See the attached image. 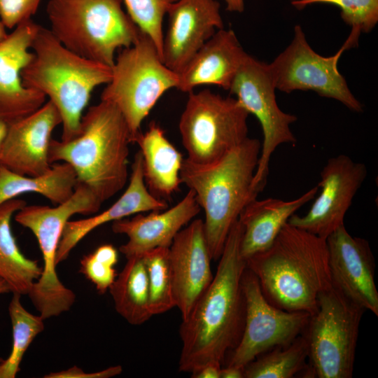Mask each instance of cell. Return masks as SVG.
<instances>
[{
    "instance_id": "12",
    "label": "cell",
    "mask_w": 378,
    "mask_h": 378,
    "mask_svg": "<svg viewBox=\"0 0 378 378\" xmlns=\"http://www.w3.org/2000/svg\"><path fill=\"white\" fill-rule=\"evenodd\" d=\"M276 86L269 65L248 54L245 57L229 89L239 104L260 123L263 141L253 186L262 191L266 184L272 153L284 144H295L290 125L297 117L279 107Z\"/></svg>"
},
{
    "instance_id": "3",
    "label": "cell",
    "mask_w": 378,
    "mask_h": 378,
    "mask_svg": "<svg viewBox=\"0 0 378 378\" xmlns=\"http://www.w3.org/2000/svg\"><path fill=\"white\" fill-rule=\"evenodd\" d=\"M260 150V141L248 136L212 164L183 158L181 183L193 191L204 211V230L212 260L220 258L232 227L260 192L253 186Z\"/></svg>"
},
{
    "instance_id": "25",
    "label": "cell",
    "mask_w": 378,
    "mask_h": 378,
    "mask_svg": "<svg viewBox=\"0 0 378 378\" xmlns=\"http://www.w3.org/2000/svg\"><path fill=\"white\" fill-rule=\"evenodd\" d=\"M27 204L13 198L0 204V279L9 286L10 292L28 295L42 272L38 261L27 258L19 248L12 232V216Z\"/></svg>"
},
{
    "instance_id": "38",
    "label": "cell",
    "mask_w": 378,
    "mask_h": 378,
    "mask_svg": "<svg viewBox=\"0 0 378 378\" xmlns=\"http://www.w3.org/2000/svg\"><path fill=\"white\" fill-rule=\"evenodd\" d=\"M224 1L228 11L241 13L244 9L245 0H224Z\"/></svg>"
},
{
    "instance_id": "16",
    "label": "cell",
    "mask_w": 378,
    "mask_h": 378,
    "mask_svg": "<svg viewBox=\"0 0 378 378\" xmlns=\"http://www.w3.org/2000/svg\"><path fill=\"white\" fill-rule=\"evenodd\" d=\"M167 14L162 59L179 74L204 43L223 29L220 4L216 0H177Z\"/></svg>"
},
{
    "instance_id": "14",
    "label": "cell",
    "mask_w": 378,
    "mask_h": 378,
    "mask_svg": "<svg viewBox=\"0 0 378 378\" xmlns=\"http://www.w3.org/2000/svg\"><path fill=\"white\" fill-rule=\"evenodd\" d=\"M365 164L340 154L330 158L321 172L319 195L304 216L293 214L288 223L326 239L344 225V216L367 176Z\"/></svg>"
},
{
    "instance_id": "24",
    "label": "cell",
    "mask_w": 378,
    "mask_h": 378,
    "mask_svg": "<svg viewBox=\"0 0 378 378\" xmlns=\"http://www.w3.org/2000/svg\"><path fill=\"white\" fill-rule=\"evenodd\" d=\"M143 159V173L148 190L158 198H168L179 189L183 158L168 140L164 130L152 122L135 142Z\"/></svg>"
},
{
    "instance_id": "10",
    "label": "cell",
    "mask_w": 378,
    "mask_h": 378,
    "mask_svg": "<svg viewBox=\"0 0 378 378\" xmlns=\"http://www.w3.org/2000/svg\"><path fill=\"white\" fill-rule=\"evenodd\" d=\"M248 115L234 97L189 92L178 124L186 158L197 164L221 159L248 137Z\"/></svg>"
},
{
    "instance_id": "4",
    "label": "cell",
    "mask_w": 378,
    "mask_h": 378,
    "mask_svg": "<svg viewBox=\"0 0 378 378\" xmlns=\"http://www.w3.org/2000/svg\"><path fill=\"white\" fill-rule=\"evenodd\" d=\"M131 136L122 115L100 101L83 113L78 134L64 141L51 139L49 162L69 163L78 181L88 186L102 203L125 186Z\"/></svg>"
},
{
    "instance_id": "27",
    "label": "cell",
    "mask_w": 378,
    "mask_h": 378,
    "mask_svg": "<svg viewBox=\"0 0 378 378\" xmlns=\"http://www.w3.org/2000/svg\"><path fill=\"white\" fill-rule=\"evenodd\" d=\"M126 259L123 269L108 290L116 312L131 325L138 326L153 316L146 270L142 255Z\"/></svg>"
},
{
    "instance_id": "2",
    "label": "cell",
    "mask_w": 378,
    "mask_h": 378,
    "mask_svg": "<svg viewBox=\"0 0 378 378\" xmlns=\"http://www.w3.org/2000/svg\"><path fill=\"white\" fill-rule=\"evenodd\" d=\"M246 262L265 298L281 309L312 315L331 287L326 239L288 222L268 248Z\"/></svg>"
},
{
    "instance_id": "35",
    "label": "cell",
    "mask_w": 378,
    "mask_h": 378,
    "mask_svg": "<svg viewBox=\"0 0 378 378\" xmlns=\"http://www.w3.org/2000/svg\"><path fill=\"white\" fill-rule=\"evenodd\" d=\"M122 371L120 365L112 366L100 371L87 373L74 365L71 368L59 372H51L46 378H109L120 374Z\"/></svg>"
},
{
    "instance_id": "9",
    "label": "cell",
    "mask_w": 378,
    "mask_h": 378,
    "mask_svg": "<svg viewBox=\"0 0 378 378\" xmlns=\"http://www.w3.org/2000/svg\"><path fill=\"white\" fill-rule=\"evenodd\" d=\"M365 310L331 287L318 298L317 310L303 332L312 377H353L359 326Z\"/></svg>"
},
{
    "instance_id": "6",
    "label": "cell",
    "mask_w": 378,
    "mask_h": 378,
    "mask_svg": "<svg viewBox=\"0 0 378 378\" xmlns=\"http://www.w3.org/2000/svg\"><path fill=\"white\" fill-rule=\"evenodd\" d=\"M122 4V0H49V29L74 53L112 67L117 50L131 46L142 34Z\"/></svg>"
},
{
    "instance_id": "33",
    "label": "cell",
    "mask_w": 378,
    "mask_h": 378,
    "mask_svg": "<svg viewBox=\"0 0 378 378\" xmlns=\"http://www.w3.org/2000/svg\"><path fill=\"white\" fill-rule=\"evenodd\" d=\"M118 255L111 244H104L80 260V272L96 287L99 293H105L116 278L115 265Z\"/></svg>"
},
{
    "instance_id": "21",
    "label": "cell",
    "mask_w": 378,
    "mask_h": 378,
    "mask_svg": "<svg viewBox=\"0 0 378 378\" xmlns=\"http://www.w3.org/2000/svg\"><path fill=\"white\" fill-rule=\"evenodd\" d=\"M167 206L164 200L148 190L144 178L142 155L139 150L132 164L129 184L115 202L92 217L66 222L57 251L56 265L65 260L72 249L97 227L136 214L164 210Z\"/></svg>"
},
{
    "instance_id": "20",
    "label": "cell",
    "mask_w": 378,
    "mask_h": 378,
    "mask_svg": "<svg viewBox=\"0 0 378 378\" xmlns=\"http://www.w3.org/2000/svg\"><path fill=\"white\" fill-rule=\"evenodd\" d=\"M201 209L195 193L189 189L184 197L169 209L113 221V232L128 237L119 251L127 258L156 248H169L178 232Z\"/></svg>"
},
{
    "instance_id": "17",
    "label": "cell",
    "mask_w": 378,
    "mask_h": 378,
    "mask_svg": "<svg viewBox=\"0 0 378 378\" xmlns=\"http://www.w3.org/2000/svg\"><path fill=\"white\" fill-rule=\"evenodd\" d=\"M40 24L24 21L0 41V120L8 125L41 107L46 97L25 87L21 72L32 57L29 50Z\"/></svg>"
},
{
    "instance_id": "13",
    "label": "cell",
    "mask_w": 378,
    "mask_h": 378,
    "mask_svg": "<svg viewBox=\"0 0 378 378\" xmlns=\"http://www.w3.org/2000/svg\"><path fill=\"white\" fill-rule=\"evenodd\" d=\"M246 314L244 330L226 365L244 368L262 354L302 335L310 314L274 307L264 296L255 276L246 268L242 276Z\"/></svg>"
},
{
    "instance_id": "7",
    "label": "cell",
    "mask_w": 378,
    "mask_h": 378,
    "mask_svg": "<svg viewBox=\"0 0 378 378\" xmlns=\"http://www.w3.org/2000/svg\"><path fill=\"white\" fill-rule=\"evenodd\" d=\"M102 204L88 186L78 181L66 202L52 207L26 204L15 214V220L32 232L42 253L41 274L27 295L44 320L69 311L76 300L75 293L60 281L55 270L64 227L72 216L95 214Z\"/></svg>"
},
{
    "instance_id": "28",
    "label": "cell",
    "mask_w": 378,
    "mask_h": 378,
    "mask_svg": "<svg viewBox=\"0 0 378 378\" xmlns=\"http://www.w3.org/2000/svg\"><path fill=\"white\" fill-rule=\"evenodd\" d=\"M309 348L304 335L258 356L244 367V378H293L300 372L310 375Z\"/></svg>"
},
{
    "instance_id": "37",
    "label": "cell",
    "mask_w": 378,
    "mask_h": 378,
    "mask_svg": "<svg viewBox=\"0 0 378 378\" xmlns=\"http://www.w3.org/2000/svg\"><path fill=\"white\" fill-rule=\"evenodd\" d=\"M220 378H244V368L226 365L221 368Z\"/></svg>"
},
{
    "instance_id": "34",
    "label": "cell",
    "mask_w": 378,
    "mask_h": 378,
    "mask_svg": "<svg viewBox=\"0 0 378 378\" xmlns=\"http://www.w3.org/2000/svg\"><path fill=\"white\" fill-rule=\"evenodd\" d=\"M41 0H0V20L8 29L31 19Z\"/></svg>"
},
{
    "instance_id": "31",
    "label": "cell",
    "mask_w": 378,
    "mask_h": 378,
    "mask_svg": "<svg viewBox=\"0 0 378 378\" xmlns=\"http://www.w3.org/2000/svg\"><path fill=\"white\" fill-rule=\"evenodd\" d=\"M127 14L141 32L155 44L162 57L163 20L171 5L177 0H122Z\"/></svg>"
},
{
    "instance_id": "23",
    "label": "cell",
    "mask_w": 378,
    "mask_h": 378,
    "mask_svg": "<svg viewBox=\"0 0 378 378\" xmlns=\"http://www.w3.org/2000/svg\"><path fill=\"white\" fill-rule=\"evenodd\" d=\"M318 190L314 186L298 198L286 201L276 198L251 201L241 211L240 254L246 260L268 248L283 226L295 212L313 200Z\"/></svg>"
},
{
    "instance_id": "30",
    "label": "cell",
    "mask_w": 378,
    "mask_h": 378,
    "mask_svg": "<svg viewBox=\"0 0 378 378\" xmlns=\"http://www.w3.org/2000/svg\"><path fill=\"white\" fill-rule=\"evenodd\" d=\"M146 266L149 306L152 315L161 314L176 307L169 260V248L160 247L142 254Z\"/></svg>"
},
{
    "instance_id": "41",
    "label": "cell",
    "mask_w": 378,
    "mask_h": 378,
    "mask_svg": "<svg viewBox=\"0 0 378 378\" xmlns=\"http://www.w3.org/2000/svg\"><path fill=\"white\" fill-rule=\"evenodd\" d=\"M6 27L0 20V41H1L6 36Z\"/></svg>"
},
{
    "instance_id": "40",
    "label": "cell",
    "mask_w": 378,
    "mask_h": 378,
    "mask_svg": "<svg viewBox=\"0 0 378 378\" xmlns=\"http://www.w3.org/2000/svg\"><path fill=\"white\" fill-rule=\"evenodd\" d=\"M10 292L8 285L3 280L0 279V294Z\"/></svg>"
},
{
    "instance_id": "29",
    "label": "cell",
    "mask_w": 378,
    "mask_h": 378,
    "mask_svg": "<svg viewBox=\"0 0 378 378\" xmlns=\"http://www.w3.org/2000/svg\"><path fill=\"white\" fill-rule=\"evenodd\" d=\"M21 295L13 293L8 305L12 325V349L1 365L2 378H15L24 354L34 338L44 329V319L29 312L21 303Z\"/></svg>"
},
{
    "instance_id": "26",
    "label": "cell",
    "mask_w": 378,
    "mask_h": 378,
    "mask_svg": "<svg viewBox=\"0 0 378 378\" xmlns=\"http://www.w3.org/2000/svg\"><path fill=\"white\" fill-rule=\"evenodd\" d=\"M77 183L75 170L64 162L52 164L48 172L34 176L15 173L0 164V204L24 193L36 192L57 205L72 195Z\"/></svg>"
},
{
    "instance_id": "39",
    "label": "cell",
    "mask_w": 378,
    "mask_h": 378,
    "mask_svg": "<svg viewBox=\"0 0 378 378\" xmlns=\"http://www.w3.org/2000/svg\"><path fill=\"white\" fill-rule=\"evenodd\" d=\"M8 124L0 120V156L4 145V142L7 134Z\"/></svg>"
},
{
    "instance_id": "36",
    "label": "cell",
    "mask_w": 378,
    "mask_h": 378,
    "mask_svg": "<svg viewBox=\"0 0 378 378\" xmlns=\"http://www.w3.org/2000/svg\"><path fill=\"white\" fill-rule=\"evenodd\" d=\"M222 363L209 361L191 372L192 378H220Z\"/></svg>"
},
{
    "instance_id": "15",
    "label": "cell",
    "mask_w": 378,
    "mask_h": 378,
    "mask_svg": "<svg viewBox=\"0 0 378 378\" xmlns=\"http://www.w3.org/2000/svg\"><path fill=\"white\" fill-rule=\"evenodd\" d=\"M326 240L332 287L377 316L375 263L369 242L351 236L344 225Z\"/></svg>"
},
{
    "instance_id": "11",
    "label": "cell",
    "mask_w": 378,
    "mask_h": 378,
    "mask_svg": "<svg viewBox=\"0 0 378 378\" xmlns=\"http://www.w3.org/2000/svg\"><path fill=\"white\" fill-rule=\"evenodd\" d=\"M355 46L349 36L335 55L322 56L309 46L302 27L295 25L291 43L268 64L276 89L286 93L312 90L341 102L353 111L361 112V103L353 94L337 67L344 51Z\"/></svg>"
},
{
    "instance_id": "42",
    "label": "cell",
    "mask_w": 378,
    "mask_h": 378,
    "mask_svg": "<svg viewBox=\"0 0 378 378\" xmlns=\"http://www.w3.org/2000/svg\"><path fill=\"white\" fill-rule=\"evenodd\" d=\"M3 360H4L2 358H0V378H2L1 365H2Z\"/></svg>"
},
{
    "instance_id": "22",
    "label": "cell",
    "mask_w": 378,
    "mask_h": 378,
    "mask_svg": "<svg viewBox=\"0 0 378 378\" xmlns=\"http://www.w3.org/2000/svg\"><path fill=\"white\" fill-rule=\"evenodd\" d=\"M246 55L233 30L219 29L178 74L176 89L189 93L214 85L229 90Z\"/></svg>"
},
{
    "instance_id": "19",
    "label": "cell",
    "mask_w": 378,
    "mask_h": 378,
    "mask_svg": "<svg viewBox=\"0 0 378 378\" xmlns=\"http://www.w3.org/2000/svg\"><path fill=\"white\" fill-rule=\"evenodd\" d=\"M62 124L61 115L48 101L32 113L8 125L0 164L25 176H38L51 167L48 151L53 130Z\"/></svg>"
},
{
    "instance_id": "8",
    "label": "cell",
    "mask_w": 378,
    "mask_h": 378,
    "mask_svg": "<svg viewBox=\"0 0 378 378\" xmlns=\"http://www.w3.org/2000/svg\"><path fill=\"white\" fill-rule=\"evenodd\" d=\"M111 70L101 101L118 109L134 143L143 120L158 101L167 90L176 88L178 74L164 64L153 41L143 32L133 45L121 49Z\"/></svg>"
},
{
    "instance_id": "32",
    "label": "cell",
    "mask_w": 378,
    "mask_h": 378,
    "mask_svg": "<svg viewBox=\"0 0 378 378\" xmlns=\"http://www.w3.org/2000/svg\"><path fill=\"white\" fill-rule=\"evenodd\" d=\"M291 4L298 9L314 4L335 5L351 27V33L358 37L361 32H370L378 22V0H293Z\"/></svg>"
},
{
    "instance_id": "1",
    "label": "cell",
    "mask_w": 378,
    "mask_h": 378,
    "mask_svg": "<svg viewBox=\"0 0 378 378\" xmlns=\"http://www.w3.org/2000/svg\"><path fill=\"white\" fill-rule=\"evenodd\" d=\"M241 234L237 220L226 239L211 282L182 320L181 372H191L209 361L222 363L241 339L246 314L242 276L246 268L240 254Z\"/></svg>"
},
{
    "instance_id": "18",
    "label": "cell",
    "mask_w": 378,
    "mask_h": 378,
    "mask_svg": "<svg viewBox=\"0 0 378 378\" xmlns=\"http://www.w3.org/2000/svg\"><path fill=\"white\" fill-rule=\"evenodd\" d=\"M169 260L175 305L183 320L214 276L202 219L192 220L178 232L169 247Z\"/></svg>"
},
{
    "instance_id": "5",
    "label": "cell",
    "mask_w": 378,
    "mask_h": 378,
    "mask_svg": "<svg viewBox=\"0 0 378 378\" xmlns=\"http://www.w3.org/2000/svg\"><path fill=\"white\" fill-rule=\"evenodd\" d=\"M31 49L32 57L21 72L22 83L55 106L62 118L61 140H71L79 132L92 92L110 81L111 67L74 53L41 25Z\"/></svg>"
}]
</instances>
